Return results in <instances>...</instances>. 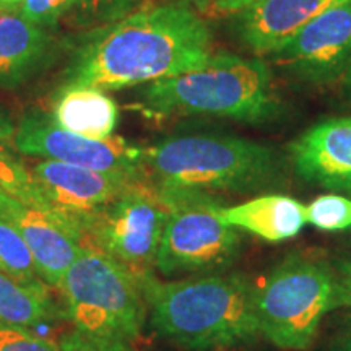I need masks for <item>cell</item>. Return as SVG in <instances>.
<instances>
[{
    "instance_id": "obj_1",
    "label": "cell",
    "mask_w": 351,
    "mask_h": 351,
    "mask_svg": "<svg viewBox=\"0 0 351 351\" xmlns=\"http://www.w3.org/2000/svg\"><path fill=\"white\" fill-rule=\"evenodd\" d=\"M212 32L182 3L153 5L90 33L73 51L62 86L119 90L204 67Z\"/></svg>"
},
{
    "instance_id": "obj_2",
    "label": "cell",
    "mask_w": 351,
    "mask_h": 351,
    "mask_svg": "<svg viewBox=\"0 0 351 351\" xmlns=\"http://www.w3.org/2000/svg\"><path fill=\"white\" fill-rule=\"evenodd\" d=\"M152 327L186 350L225 348L261 333L254 285L241 274H207L161 282L140 280Z\"/></svg>"
},
{
    "instance_id": "obj_3",
    "label": "cell",
    "mask_w": 351,
    "mask_h": 351,
    "mask_svg": "<svg viewBox=\"0 0 351 351\" xmlns=\"http://www.w3.org/2000/svg\"><path fill=\"white\" fill-rule=\"evenodd\" d=\"M143 168L158 186L251 192L275 184L271 148L218 132H179L143 150Z\"/></svg>"
},
{
    "instance_id": "obj_4",
    "label": "cell",
    "mask_w": 351,
    "mask_h": 351,
    "mask_svg": "<svg viewBox=\"0 0 351 351\" xmlns=\"http://www.w3.org/2000/svg\"><path fill=\"white\" fill-rule=\"evenodd\" d=\"M143 108L156 116L194 114L265 124L282 104L261 59L217 54L204 67L153 82L143 93Z\"/></svg>"
},
{
    "instance_id": "obj_5",
    "label": "cell",
    "mask_w": 351,
    "mask_h": 351,
    "mask_svg": "<svg viewBox=\"0 0 351 351\" xmlns=\"http://www.w3.org/2000/svg\"><path fill=\"white\" fill-rule=\"evenodd\" d=\"M67 317L99 351H135L148 319L138 278L122 263L83 247L60 285Z\"/></svg>"
},
{
    "instance_id": "obj_6",
    "label": "cell",
    "mask_w": 351,
    "mask_h": 351,
    "mask_svg": "<svg viewBox=\"0 0 351 351\" xmlns=\"http://www.w3.org/2000/svg\"><path fill=\"white\" fill-rule=\"evenodd\" d=\"M158 187L168 213L155 270L165 278H178L230 267L241 251V236L223 219V202L197 189Z\"/></svg>"
},
{
    "instance_id": "obj_7",
    "label": "cell",
    "mask_w": 351,
    "mask_h": 351,
    "mask_svg": "<svg viewBox=\"0 0 351 351\" xmlns=\"http://www.w3.org/2000/svg\"><path fill=\"white\" fill-rule=\"evenodd\" d=\"M332 293L328 263L289 254L254 287L258 330L283 350H307L330 313Z\"/></svg>"
},
{
    "instance_id": "obj_8",
    "label": "cell",
    "mask_w": 351,
    "mask_h": 351,
    "mask_svg": "<svg viewBox=\"0 0 351 351\" xmlns=\"http://www.w3.org/2000/svg\"><path fill=\"white\" fill-rule=\"evenodd\" d=\"M166 213L160 187L147 174L106 207L83 219V245L122 263L140 282L155 270Z\"/></svg>"
},
{
    "instance_id": "obj_9",
    "label": "cell",
    "mask_w": 351,
    "mask_h": 351,
    "mask_svg": "<svg viewBox=\"0 0 351 351\" xmlns=\"http://www.w3.org/2000/svg\"><path fill=\"white\" fill-rule=\"evenodd\" d=\"M13 147L28 156L106 171V173L147 174L143 168V150L132 147L121 137L93 140L72 134L56 124L46 112L28 111L15 129Z\"/></svg>"
},
{
    "instance_id": "obj_10",
    "label": "cell",
    "mask_w": 351,
    "mask_h": 351,
    "mask_svg": "<svg viewBox=\"0 0 351 351\" xmlns=\"http://www.w3.org/2000/svg\"><path fill=\"white\" fill-rule=\"evenodd\" d=\"M29 173L51 215L72 223L78 231L83 219L106 207L147 176L106 173L52 160L36 163Z\"/></svg>"
},
{
    "instance_id": "obj_11",
    "label": "cell",
    "mask_w": 351,
    "mask_h": 351,
    "mask_svg": "<svg viewBox=\"0 0 351 351\" xmlns=\"http://www.w3.org/2000/svg\"><path fill=\"white\" fill-rule=\"evenodd\" d=\"M270 56L307 83L320 85L345 75L351 64V0L320 13Z\"/></svg>"
},
{
    "instance_id": "obj_12",
    "label": "cell",
    "mask_w": 351,
    "mask_h": 351,
    "mask_svg": "<svg viewBox=\"0 0 351 351\" xmlns=\"http://www.w3.org/2000/svg\"><path fill=\"white\" fill-rule=\"evenodd\" d=\"M298 176L307 182L351 192V117L319 122L291 143Z\"/></svg>"
},
{
    "instance_id": "obj_13",
    "label": "cell",
    "mask_w": 351,
    "mask_h": 351,
    "mask_svg": "<svg viewBox=\"0 0 351 351\" xmlns=\"http://www.w3.org/2000/svg\"><path fill=\"white\" fill-rule=\"evenodd\" d=\"M346 0H254L234 13V32L245 47L271 54L315 16Z\"/></svg>"
},
{
    "instance_id": "obj_14",
    "label": "cell",
    "mask_w": 351,
    "mask_h": 351,
    "mask_svg": "<svg viewBox=\"0 0 351 351\" xmlns=\"http://www.w3.org/2000/svg\"><path fill=\"white\" fill-rule=\"evenodd\" d=\"M10 223L28 244L39 278L59 289L70 265L85 247L80 231L72 223L28 205Z\"/></svg>"
},
{
    "instance_id": "obj_15",
    "label": "cell",
    "mask_w": 351,
    "mask_h": 351,
    "mask_svg": "<svg viewBox=\"0 0 351 351\" xmlns=\"http://www.w3.org/2000/svg\"><path fill=\"white\" fill-rule=\"evenodd\" d=\"M49 29L29 23L19 7L0 8V88H15L51 60Z\"/></svg>"
},
{
    "instance_id": "obj_16",
    "label": "cell",
    "mask_w": 351,
    "mask_h": 351,
    "mask_svg": "<svg viewBox=\"0 0 351 351\" xmlns=\"http://www.w3.org/2000/svg\"><path fill=\"white\" fill-rule=\"evenodd\" d=\"M228 225L258 238L280 243L295 238L306 226V207L288 195H262L234 207H223Z\"/></svg>"
},
{
    "instance_id": "obj_17",
    "label": "cell",
    "mask_w": 351,
    "mask_h": 351,
    "mask_svg": "<svg viewBox=\"0 0 351 351\" xmlns=\"http://www.w3.org/2000/svg\"><path fill=\"white\" fill-rule=\"evenodd\" d=\"M52 117L57 125L72 134L106 140L112 137L119 122V108L103 90L70 86L57 91Z\"/></svg>"
},
{
    "instance_id": "obj_18",
    "label": "cell",
    "mask_w": 351,
    "mask_h": 351,
    "mask_svg": "<svg viewBox=\"0 0 351 351\" xmlns=\"http://www.w3.org/2000/svg\"><path fill=\"white\" fill-rule=\"evenodd\" d=\"M57 317L47 287L39 282H21L0 271V322L34 328Z\"/></svg>"
},
{
    "instance_id": "obj_19",
    "label": "cell",
    "mask_w": 351,
    "mask_h": 351,
    "mask_svg": "<svg viewBox=\"0 0 351 351\" xmlns=\"http://www.w3.org/2000/svg\"><path fill=\"white\" fill-rule=\"evenodd\" d=\"M0 271L21 280L39 282L36 263L23 236L12 223L0 219Z\"/></svg>"
},
{
    "instance_id": "obj_20",
    "label": "cell",
    "mask_w": 351,
    "mask_h": 351,
    "mask_svg": "<svg viewBox=\"0 0 351 351\" xmlns=\"http://www.w3.org/2000/svg\"><path fill=\"white\" fill-rule=\"evenodd\" d=\"M0 186L28 207L51 213L49 207L34 186L29 169H26L20 158L13 155L5 145H0Z\"/></svg>"
},
{
    "instance_id": "obj_21",
    "label": "cell",
    "mask_w": 351,
    "mask_h": 351,
    "mask_svg": "<svg viewBox=\"0 0 351 351\" xmlns=\"http://www.w3.org/2000/svg\"><path fill=\"white\" fill-rule=\"evenodd\" d=\"M306 221L324 231L351 228V200L343 195H319L306 205Z\"/></svg>"
},
{
    "instance_id": "obj_22",
    "label": "cell",
    "mask_w": 351,
    "mask_h": 351,
    "mask_svg": "<svg viewBox=\"0 0 351 351\" xmlns=\"http://www.w3.org/2000/svg\"><path fill=\"white\" fill-rule=\"evenodd\" d=\"M78 0H23L19 12L29 23L51 29L56 28L65 13L75 7Z\"/></svg>"
},
{
    "instance_id": "obj_23",
    "label": "cell",
    "mask_w": 351,
    "mask_h": 351,
    "mask_svg": "<svg viewBox=\"0 0 351 351\" xmlns=\"http://www.w3.org/2000/svg\"><path fill=\"white\" fill-rule=\"evenodd\" d=\"M0 351H60L59 343L46 340L33 328L0 322Z\"/></svg>"
},
{
    "instance_id": "obj_24",
    "label": "cell",
    "mask_w": 351,
    "mask_h": 351,
    "mask_svg": "<svg viewBox=\"0 0 351 351\" xmlns=\"http://www.w3.org/2000/svg\"><path fill=\"white\" fill-rule=\"evenodd\" d=\"M337 309H351V258L341 262L337 270H333L330 313Z\"/></svg>"
},
{
    "instance_id": "obj_25",
    "label": "cell",
    "mask_w": 351,
    "mask_h": 351,
    "mask_svg": "<svg viewBox=\"0 0 351 351\" xmlns=\"http://www.w3.org/2000/svg\"><path fill=\"white\" fill-rule=\"evenodd\" d=\"M23 207H25L23 202L8 194L5 189L0 186V219L10 223L12 218L15 217V215L19 213Z\"/></svg>"
},
{
    "instance_id": "obj_26",
    "label": "cell",
    "mask_w": 351,
    "mask_h": 351,
    "mask_svg": "<svg viewBox=\"0 0 351 351\" xmlns=\"http://www.w3.org/2000/svg\"><path fill=\"white\" fill-rule=\"evenodd\" d=\"M60 351H99L75 330L64 333L59 340Z\"/></svg>"
},
{
    "instance_id": "obj_27",
    "label": "cell",
    "mask_w": 351,
    "mask_h": 351,
    "mask_svg": "<svg viewBox=\"0 0 351 351\" xmlns=\"http://www.w3.org/2000/svg\"><path fill=\"white\" fill-rule=\"evenodd\" d=\"M15 129L13 122L8 116V112L0 106V145L10 147L13 145V137H15Z\"/></svg>"
},
{
    "instance_id": "obj_28",
    "label": "cell",
    "mask_w": 351,
    "mask_h": 351,
    "mask_svg": "<svg viewBox=\"0 0 351 351\" xmlns=\"http://www.w3.org/2000/svg\"><path fill=\"white\" fill-rule=\"evenodd\" d=\"M254 0H215V8L219 13H238Z\"/></svg>"
},
{
    "instance_id": "obj_29",
    "label": "cell",
    "mask_w": 351,
    "mask_h": 351,
    "mask_svg": "<svg viewBox=\"0 0 351 351\" xmlns=\"http://www.w3.org/2000/svg\"><path fill=\"white\" fill-rule=\"evenodd\" d=\"M345 90H346V95H348V98L351 101V64H350V67L345 73Z\"/></svg>"
},
{
    "instance_id": "obj_30",
    "label": "cell",
    "mask_w": 351,
    "mask_h": 351,
    "mask_svg": "<svg viewBox=\"0 0 351 351\" xmlns=\"http://www.w3.org/2000/svg\"><path fill=\"white\" fill-rule=\"evenodd\" d=\"M23 0H0V8H15L20 7Z\"/></svg>"
},
{
    "instance_id": "obj_31",
    "label": "cell",
    "mask_w": 351,
    "mask_h": 351,
    "mask_svg": "<svg viewBox=\"0 0 351 351\" xmlns=\"http://www.w3.org/2000/svg\"><path fill=\"white\" fill-rule=\"evenodd\" d=\"M174 2H189V3H195V5L200 8H205L212 2H215V0H174Z\"/></svg>"
},
{
    "instance_id": "obj_32",
    "label": "cell",
    "mask_w": 351,
    "mask_h": 351,
    "mask_svg": "<svg viewBox=\"0 0 351 351\" xmlns=\"http://www.w3.org/2000/svg\"><path fill=\"white\" fill-rule=\"evenodd\" d=\"M337 351H351V339L345 340L343 343H341L339 348H337Z\"/></svg>"
}]
</instances>
